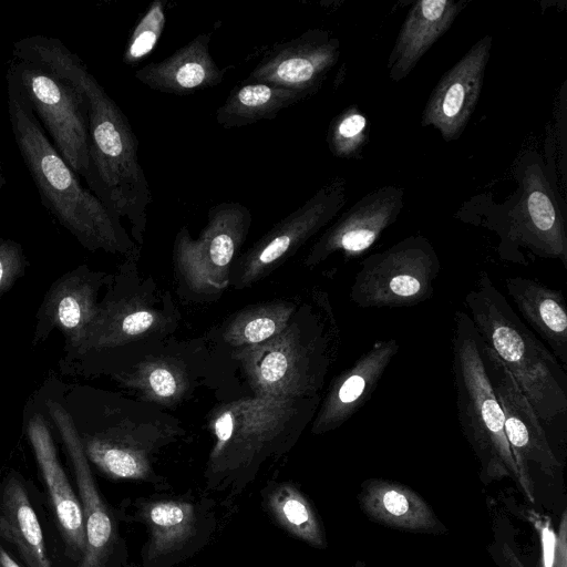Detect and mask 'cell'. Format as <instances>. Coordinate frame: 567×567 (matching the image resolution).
<instances>
[{"mask_svg": "<svg viewBox=\"0 0 567 567\" xmlns=\"http://www.w3.org/2000/svg\"><path fill=\"white\" fill-rule=\"evenodd\" d=\"M12 55L50 70L83 93L89 107L86 184L113 214L130 221L132 236L142 244L152 195L138 161V142L125 114L80 56L59 39L22 38L13 43Z\"/></svg>", "mask_w": 567, "mask_h": 567, "instance_id": "1", "label": "cell"}, {"mask_svg": "<svg viewBox=\"0 0 567 567\" xmlns=\"http://www.w3.org/2000/svg\"><path fill=\"white\" fill-rule=\"evenodd\" d=\"M320 399L255 395L221 405L212 420L214 445L204 472L206 489L234 504L266 464L290 451Z\"/></svg>", "mask_w": 567, "mask_h": 567, "instance_id": "2", "label": "cell"}, {"mask_svg": "<svg viewBox=\"0 0 567 567\" xmlns=\"http://www.w3.org/2000/svg\"><path fill=\"white\" fill-rule=\"evenodd\" d=\"M7 94L14 142L42 205L87 250L102 249L134 257L136 246L120 218L81 184L44 133L9 71Z\"/></svg>", "mask_w": 567, "mask_h": 567, "instance_id": "3", "label": "cell"}, {"mask_svg": "<svg viewBox=\"0 0 567 567\" xmlns=\"http://www.w3.org/2000/svg\"><path fill=\"white\" fill-rule=\"evenodd\" d=\"M464 305L480 337L511 372L546 432L559 422L565 424V368L523 322L486 271L480 272Z\"/></svg>", "mask_w": 567, "mask_h": 567, "instance_id": "4", "label": "cell"}, {"mask_svg": "<svg viewBox=\"0 0 567 567\" xmlns=\"http://www.w3.org/2000/svg\"><path fill=\"white\" fill-rule=\"evenodd\" d=\"M338 341L336 321L327 312L311 315L305 328L292 322L267 341L239 348L236 355L256 395L320 399Z\"/></svg>", "mask_w": 567, "mask_h": 567, "instance_id": "5", "label": "cell"}, {"mask_svg": "<svg viewBox=\"0 0 567 567\" xmlns=\"http://www.w3.org/2000/svg\"><path fill=\"white\" fill-rule=\"evenodd\" d=\"M62 396L90 463L113 480L168 488L153 466V456L171 437L165 429L118 420L114 406L90 386L63 383Z\"/></svg>", "mask_w": 567, "mask_h": 567, "instance_id": "6", "label": "cell"}, {"mask_svg": "<svg viewBox=\"0 0 567 567\" xmlns=\"http://www.w3.org/2000/svg\"><path fill=\"white\" fill-rule=\"evenodd\" d=\"M452 375L461 431L477 456L482 476L517 481V470L506 440L504 414L489 381L482 338L465 311L454 315Z\"/></svg>", "mask_w": 567, "mask_h": 567, "instance_id": "7", "label": "cell"}, {"mask_svg": "<svg viewBox=\"0 0 567 567\" xmlns=\"http://www.w3.org/2000/svg\"><path fill=\"white\" fill-rule=\"evenodd\" d=\"M121 518L142 525V567H176L202 551L217 530L216 502L206 494L155 493L126 498Z\"/></svg>", "mask_w": 567, "mask_h": 567, "instance_id": "8", "label": "cell"}, {"mask_svg": "<svg viewBox=\"0 0 567 567\" xmlns=\"http://www.w3.org/2000/svg\"><path fill=\"white\" fill-rule=\"evenodd\" d=\"M62 390L63 383L51 378L33 401L56 430L75 477L86 537L85 551L78 567L120 566L125 560V546L120 538L114 514L96 485L80 436L64 405Z\"/></svg>", "mask_w": 567, "mask_h": 567, "instance_id": "9", "label": "cell"}, {"mask_svg": "<svg viewBox=\"0 0 567 567\" xmlns=\"http://www.w3.org/2000/svg\"><path fill=\"white\" fill-rule=\"evenodd\" d=\"M440 269L429 239L409 236L361 261L350 299L365 309L412 307L432 297Z\"/></svg>", "mask_w": 567, "mask_h": 567, "instance_id": "10", "label": "cell"}, {"mask_svg": "<svg viewBox=\"0 0 567 567\" xmlns=\"http://www.w3.org/2000/svg\"><path fill=\"white\" fill-rule=\"evenodd\" d=\"M51 143L75 175L90 176L89 107L83 93L50 70L12 59L8 70Z\"/></svg>", "mask_w": 567, "mask_h": 567, "instance_id": "11", "label": "cell"}, {"mask_svg": "<svg viewBox=\"0 0 567 567\" xmlns=\"http://www.w3.org/2000/svg\"><path fill=\"white\" fill-rule=\"evenodd\" d=\"M252 221L250 210L237 202L214 205L197 238L182 227L174 241L173 259L189 289L214 293L230 279V268Z\"/></svg>", "mask_w": 567, "mask_h": 567, "instance_id": "12", "label": "cell"}, {"mask_svg": "<svg viewBox=\"0 0 567 567\" xmlns=\"http://www.w3.org/2000/svg\"><path fill=\"white\" fill-rule=\"evenodd\" d=\"M489 381L504 414V429L517 470V482L530 502L535 499L534 474L555 477L561 464L548 434L527 398L495 351L482 340Z\"/></svg>", "mask_w": 567, "mask_h": 567, "instance_id": "13", "label": "cell"}, {"mask_svg": "<svg viewBox=\"0 0 567 567\" xmlns=\"http://www.w3.org/2000/svg\"><path fill=\"white\" fill-rule=\"evenodd\" d=\"M347 203V184L338 176L277 223L237 264V287H248L293 255L327 226Z\"/></svg>", "mask_w": 567, "mask_h": 567, "instance_id": "14", "label": "cell"}, {"mask_svg": "<svg viewBox=\"0 0 567 567\" xmlns=\"http://www.w3.org/2000/svg\"><path fill=\"white\" fill-rule=\"evenodd\" d=\"M498 234L503 260L527 265L523 247L538 257L556 259L567 269L565 219L540 168L526 171L518 204Z\"/></svg>", "mask_w": 567, "mask_h": 567, "instance_id": "15", "label": "cell"}, {"mask_svg": "<svg viewBox=\"0 0 567 567\" xmlns=\"http://www.w3.org/2000/svg\"><path fill=\"white\" fill-rule=\"evenodd\" d=\"M113 276L86 265L66 271L45 292L35 315L32 346L44 342L56 329L64 337V352L75 349L93 322L101 288Z\"/></svg>", "mask_w": 567, "mask_h": 567, "instance_id": "16", "label": "cell"}, {"mask_svg": "<svg viewBox=\"0 0 567 567\" xmlns=\"http://www.w3.org/2000/svg\"><path fill=\"white\" fill-rule=\"evenodd\" d=\"M340 58V41L323 29H309L276 44L250 71L247 82L317 93Z\"/></svg>", "mask_w": 567, "mask_h": 567, "instance_id": "17", "label": "cell"}, {"mask_svg": "<svg viewBox=\"0 0 567 567\" xmlns=\"http://www.w3.org/2000/svg\"><path fill=\"white\" fill-rule=\"evenodd\" d=\"M403 188L379 187L348 208L313 244L305 259L313 267L336 252L346 259L369 250L399 217L403 207Z\"/></svg>", "mask_w": 567, "mask_h": 567, "instance_id": "18", "label": "cell"}, {"mask_svg": "<svg viewBox=\"0 0 567 567\" xmlns=\"http://www.w3.org/2000/svg\"><path fill=\"white\" fill-rule=\"evenodd\" d=\"M491 48L486 34L442 75L422 112V126L435 127L446 142L460 138L478 102Z\"/></svg>", "mask_w": 567, "mask_h": 567, "instance_id": "19", "label": "cell"}, {"mask_svg": "<svg viewBox=\"0 0 567 567\" xmlns=\"http://www.w3.org/2000/svg\"><path fill=\"white\" fill-rule=\"evenodd\" d=\"M23 420L65 546L71 557L80 560L86 546L83 512L59 461L50 423L34 401L25 406Z\"/></svg>", "mask_w": 567, "mask_h": 567, "instance_id": "20", "label": "cell"}, {"mask_svg": "<svg viewBox=\"0 0 567 567\" xmlns=\"http://www.w3.org/2000/svg\"><path fill=\"white\" fill-rule=\"evenodd\" d=\"M399 349L394 338L377 340L348 369L336 375L317 411L312 432L333 431L353 416L371 399Z\"/></svg>", "mask_w": 567, "mask_h": 567, "instance_id": "21", "label": "cell"}, {"mask_svg": "<svg viewBox=\"0 0 567 567\" xmlns=\"http://www.w3.org/2000/svg\"><path fill=\"white\" fill-rule=\"evenodd\" d=\"M467 1L420 0L412 4L388 59L393 82L402 81L429 49L452 27Z\"/></svg>", "mask_w": 567, "mask_h": 567, "instance_id": "22", "label": "cell"}, {"mask_svg": "<svg viewBox=\"0 0 567 567\" xmlns=\"http://www.w3.org/2000/svg\"><path fill=\"white\" fill-rule=\"evenodd\" d=\"M209 42V33L197 34L164 60L138 69L135 78L154 91L175 95L210 89L224 80L225 70L214 61Z\"/></svg>", "mask_w": 567, "mask_h": 567, "instance_id": "23", "label": "cell"}, {"mask_svg": "<svg viewBox=\"0 0 567 567\" xmlns=\"http://www.w3.org/2000/svg\"><path fill=\"white\" fill-rule=\"evenodd\" d=\"M505 288L523 322L567 367V309L561 290L522 276L507 277Z\"/></svg>", "mask_w": 567, "mask_h": 567, "instance_id": "24", "label": "cell"}, {"mask_svg": "<svg viewBox=\"0 0 567 567\" xmlns=\"http://www.w3.org/2000/svg\"><path fill=\"white\" fill-rule=\"evenodd\" d=\"M359 503L370 519L386 527L432 534L445 530L429 504L400 483L368 480L362 484Z\"/></svg>", "mask_w": 567, "mask_h": 567, "instance_id": "25", "label": "cell"}, {"mask_svg": "<svg viewBox=\"0 0 567 567\" xmlns=\"http://www.w3.org/2000/svg\"><path fill=\"white\" fill-rule=\"evenodd\" d=\"M0 536L18 549L29 567H52L37 514L17 474L9 475L3 484Z\"/></svg>", "mask_w": 567, "mask_h": 567, "instance_id": "26", "label": "cell"}, {"mask_svg": "<svg viewBox=\"0 0 567 567\" xmlns=\"http://www.w3.org/2000/svg\"><path fill=\"white\" fill-rule=\"evenodd\" d=\"M260 495L264 511L279 528L313 548L327 547L322 522L308 496L295 483L268 481Z\"/></svg>", "mask_w": 567, "mask_h": 567, "instance_id": "27", "label": "cell"}, {"mask_svg": "<svg viewBox=\"0 0 567 567\" xmlns=\"http://www.w3.org/2000/svg\"><path fill=\"white\" fill-rule=\"evenodd\" d=\"M305 99L308 96L300 92L247 82L230 91L226 101L216 111V121L225 128L254 124L274 118L281 110Z\"/></svg>", "mask_w": 567, "mask_h": 567, "instance_id": "28", "label": "cell"}, {"mask_svg": "<svg viewBox=\"0 0 567 567\" xmlns=\"http://www.w3.org/2000/svg\"><path fill=\"white\" fill-rule=\"evenodd\" d=\"M295 307L286 302H270L243 310L226 327L225 341L239 349L267 341L289 324Z\"/></svg>", "mask_w": 567, "mask_h": 567, "instance_id": "29", "label": "cell"}, {"mask_svg": "<svg viewBox=\"0 0 567 567\" xmlns=\"http://www.w3.org/2000/svg\"><path fill=\"white\" fill-rule=\"evenodd\" d=\"M124 384L138 389L158 402H173L186 388V380L178 368L164 361L141 365L132 374H115Z\"/></svg>", "mask_w": 567, "mask_h": 567, "instance_id": "30", "label": "cell"}, {"mask_svg": "<svg viewBox=\"0 0 567 567\" xmlns=\"http://www.w3.org/2000/svg\"><path fill=\"white\" fill-rule=\"evenodd\" d=\"M369 122L364 113L350 105L330 122L327 144L330 153L342 159H357L368 142Z\"/></svg>", "mask_w": 567, "mask_h": 567, "instance_id": "31", "label": "cell"}, {"mask_svg": "<svg viewBox=\"0 0 567 567\" xmlns=\"http://www.w3.org/2000/svg\"><path fill=\"white\" fill-rule=\"evenodd\" d=\"M164 3L153 1L133 29L123 54L127 65H135L147 56L156 47L165 28Z\"/></svg>", "mask_w": 567, "mask_h": 567, "instance_id": "32", "label": "cell"}, {"mask_svg": "<svg viewBox=\"0 0 567 567\" xmlns=\"http://www.w3.org/2000/svg\"><path fill=\"white\" fill-rule=\"evenodd\" d=\"M527 517L535 526L542 543L543 567H567V514L561 515L558 534L548 517H540L534 511Z\"/></svg>", "mask_w": 567, "mask_h": 567, "instance_id": "33", "label": "cell"}, {"mask_svg": "<svg viewBox=\"0 0 567 567\" xmlns=\"http://www.w3.org/2000/svg\"><path fill=\"white\" fill-rule=\"evenodd\" d=\"M28 267L22 246L13 239L0 237V297L25 275Z\"/></svg>", "mask_w": 567, "mask_h": 567, "instance_id": "34", "label": "cell"}, {"mask_svg": "<svg viewBox=\"0 0 567 567\" xmlns=\"http://www.w3.org/2000/svg\"><path fill=\"white\" fill-rule=\"evenodd\" d=\"M0 567H21L0 545Z\"/></svg>", "mask_w": 567, "mask_h": 567, "instance_id": "35", "label": "cell"}, {"mask_svg": "<svg viewBox=\"0 0 567 567\" xmlns=\"http://www.w3.org/2000/svg\"><path fill=\"white\" fill-rule=\"evenodd\" d=\"M4 184H6V177H4V174H3L2 164L0 162V189L4 186Z\"/></svg>", "mask_w": 567, "mask_h": 567, "instance_id": "36", "label": "cell"}, {"mask_svg": "<svg viewBox=\"0 0 567 567\" xmlns=\"http://www.w3.org/2000/svg\"><path fill=\"white\" fill-rule=\"evenodd\" d=\"M353 567H365V565L361 561H358Z\"/></svg>", "mask_w": 567, "mask_h": 567, "instance_id": "37", "label": "cell"}]
</instances>
